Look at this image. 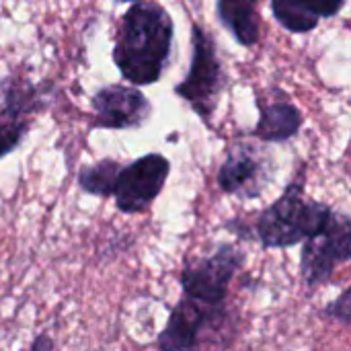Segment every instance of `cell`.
I'll use <instances>...</instances> for the list:
<instances>
[{
	"mask_svg": "<svg viewBox=\"0 0 351 351\" xmlns=\"http://www.w3.org/2000/svg\"><path fill=\"white\" fill-rule=\"evenodd\" d=\"M0 90H2V111L0 115L16 121V123H25L29 125L31 117L45 107V99H43V88L31 84L29 80L21 78V76H6L0 82Z\"/></svg>",
	"mask_w": 351,
	"mask_h": 351,
	"instance_id": "cell-13",
	"label": "cell"
},
{
	"mask_svg": "<svg viewBox=\"0 0 351 351\" xmlns=\"http://www.w3.org/2000/svg\"><path fill=\"white\" fill-rule=\"evenodd\" d=\"M173 39L175 23L162 4L132 2L121 16L111 53L121 78L134 86L158 82L171 62Z\"/></svg>",
	"mask_w": 351,
	"mask_h": 351,
	"instance_id": "cell-1",
	"label": "cell"
},
{
	"mask_svg": "<svg viewBox=\"0 0 351 351\" xmlns=\"http://www.w3.org/2000/svg\"><path fill=\"white\" fill-rule=\"evenodd\" d=\"M323 315H325L327 319H333V321H339V323L351 325V288H348L337 300L329 302V304L323 308Z\"/></svg>",
	"mask_w": 351,
	"mask_h": 351,
	"instance_id": "cell-16",
	"label": "cell"
},
{
	"mask_svg": "<svg viewBox=\"0 0 351 351\" xmlns=\"http://www.w3.org/2000/svg\"><path fill=\"white\" fill-rule=\"evenodd\" d=\"M171 173V162L160 152H150L128 167H121L115 185V206L121 214L144 212L162 191Z\"/></svg>",
	"mask_w": 351,
	"mask_h": 351,
	"instance_id": "cell-6",
	"label": "cell"
},
{
	"mask_svg": "<svg viewBox=\"0 0 351 351\" xmlns=\"http://www.w3.org/2000/svg\"><path fill=\"white\" fill-rule=\"evenodd\" d=\"M351 261V216L333 212L327 226L304 241L300 257V276L308 288L331 280L337 265Z\"/></svg>",
	"mask_w": 351,
	"mask_h": 351,
	"instance_id": "cell-5",
	"label": "cell"
},
{
	"mask_svg": "<svg viewBox=\"0 0 351 351\" xmlns=\"http://www.w3.org/2000/svg\"><path fill=\"white\" fill-rule=\"evenodd\" d=\"M243 265L245 253L237 245L222 243L210 257L185 263L181 271L183 294L212 306L224 304L228 286Z\"/></svg>",
	"mask_w": 351,
	"mask_h": 351,
	"instance_id": "cell-4",
	"label": "cell"
},
{
	"mask_svg": "<svg viewBox=\"0 0 351 351\" xmlns=\"http://www.w3.org/2000/svg\"><path fill=\"white\" fill-rule=\"evenodd\" d=\"M255 99L259 105V121L251 130L255 138L263 142H286L300 132L302 113L282 90H271V95L257 90Z\"/></svg>",
	"mask_w": 351,
	"mask_h": 351,
	"instance_id": "cell-10",
	"label": "cell"
},
{
	"mask_svg": "<svg viewBox=\"0 0 351 351\" xmlns=\"http://www.w3.org/2000/svg\"><path fill=\"white\" fill-rule=\"evenodd\" d=\"M333 212L331 206L304 195V175H298L286 191L261 212L257 237L263 249H288L319 234Z\"/></svg>",
	"mask_w": 351,
	"mask_h": 351,
	"instance_id": "cell-2",
	"label": "cell"
},
{
	"mask_svg": "<svg viewBox=\"0 0 351 351\" xmlns=\"http://www.w3.org/2000/svg\"><path fill=\"white\" fill-rule=\"evenodd\" d=\"M222 321H224V304L212 306L183 294V298L171 311L169 323L160 331L156 346L165 351L202 348L204 346L202 335L210 331L212 325H220Z\"/></svg>",
	"mask_w": 351,
	"mask_h": 351,
	"instance_id": "cell-8",
	"label": "cell"
},
{
	"mask_svg": "<svg viewBox=\"0 0 351 351\" xmlns=\"http://www.w3.org/2000/svg\"><path fill=\"white\" fill-rule=\"evenodd\" d=\"M115 2H119V4H123V2H128V4H132V2H138V0H115Z\"/></svg>",
	"mask_w": 351,
	"mask_h": 351,
	"instance_id": "cell-18",
	"label": "cell"
},
{
	"mask_svg": "<svg viewBox=\"0 0 351 351\" xmlns=\"http://www.w3.org/2000/svg\"><path fill=\"white\" fill-rule=\"evenodd\" d=\"M31 348H33V350H39V348H53V343H51L47 337H43V335H41L37 341H33V346H31Z\"/></svg>",
	"mask_w": 351,
	"mask_h": 351,
	"instance_id": "cell-17",
	"label": "cell"
},
{
	"mask_svg": "<svg viewBox=\"0 0 351 351\" xmlns=\"http://www.w3.org/2000/svg\"><path fill=\"white\" fill-rule=\"evenodd\" d=\"M216 16L239 45L251 47L259 41V0H216Z\"/></svg>",
	"mask_w": 351,
	"mask_h": 351,
	"instance_id": "cell-12",
	"label": "cell"
},
{
	"mask_svg": "<svg viewBox=\"0 0 351 351\" xmlns=\"http://www.w3.org/2000/svg\"><path fill=\"white\" fill-rule=\"evenodd\" d=\"M271 177L274 169H269V156L249 142H239L218 169V187L241 199H253L263 193Z\"/></svg>",
	"mask_w": 351,
	"mask_h": 351,
	"instance_id": "cell-7",
	"label": "cell"
},
{
	"mask_svg": "<svg viewBox=\"0 0 351 351\" xmlns=\"http://www.w3.org/2000/svg\"><path fill=\"white\" fill-rule=\"evenodd\" d=\"M224 86H226V72L218 58L216 41L204 27L193 25L189 72L175 86V93L177 97L187 101L189 107L206 123H210Z\"/></svg>",
	"mask_w": 351,
	"mask_h": 351,
	"instance_id": "cell-3",
	"label": "cell"
},
{
	"mask_svg": "<svg viewBox=\"0 0 351 351\" xmlns=\"http://www.w3.org/2000/svg\"><path fill=\"white\" fill-rule=\"evenodd\" d=\"M121 165L113 158H103L95 165L82 167L78 173V185L84 193L97 197H111L115 193Z\"/></svg>",
	"mask_w": 351,
	"mask_h": 351,
	"instance_id": "cell-14",
	"label": "cell"
},
{
	"mask_svg": "<svg viewBox=\"0 0 351 351\" xmlns=\"http://www.w3.org/2000/svg\"><path fill=\"white\" fill-rule=\"evenodd\" d=\"M27 130H29V125L10 121V119L0 115V158L10 154L23 142Z\"/></svg>",
	"mask_w": 351,
	"mask_h": 351,
	"instance_id": "cell-15",
	"label": "cell"
},
{
	"mask_svg": "<svg viewBox=\"0 0 351 351\" xmlns=\"http://www.w3.org/2000/svg\"><path fill=\"white\" fill-rule=\"evenodd\" d=\"M93 128L103 130H132L144 125L152 115L148 97L134 84H107L101 86L93 99Z\"/></svg>",
	"mask_w": 351,
	"mask_h": 351,
	"instance_id": "cell-9",
	"label": "cell"
},
{
	"mask_svg": "<svg viewBox=\"0 0 351 351\" xmlns=\"http://www.w3.org/2000/svg\"><path fill=\"white\" fill-rule=\"evenodd\" d=\"M346 0H271L276 21L290 33H308L321 19L339 14Z\"/></svg>",
	"mask_w": 351,
	"mask_h": 351,
	"instance_id": "cell-11",
	"label": "cell"
}]
</instances>
